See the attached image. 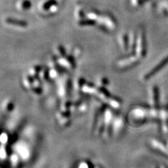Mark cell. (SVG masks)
<instances>
[{
  "instance_id": "obj_1",
  "label": "cell",
  "mask_w": 168,
  "mask_h": 168,
  "mask_svg": "<svg viewBox=\"0 0 168 168\" xmlns=\"http://www.w3.org/2000/svg\"><path fill=\"white\" fill-rule=\"evenodd\" d=\"M58 63L62 66L67 68H72V67H74V58L73 57H62L61 58L58 60Z\"/></svg>"
},
{
  "instance_id": "obj_2",
  "label": "cell",
  "mask_w": 168,
  "mask_h": 168,
  "mask_svg": "<svg viewBox=\"0 0 168 168\" xmlns=\"http://www.w3.org/2000/svg\"><path fill=\"white\" fill-rule=\"evenodd\" d=\"M41 8L44 11H48L50 10V12L51 11H57V4L56 2L53 0L50 1L46 2L41 5Z\"/></svg>"
},
{
  "instance_id": "obj_3",
  "label": "cell",
  "mask_w": 168,
  "mask_h": 168,
  "mask_svg": "<svg viewBox=\"0 0 168 168\" xmlns=\"http://www.w3.org/2000/svg\"><path fill=\"white\" fill-rule=\"evenodd\" d=\"M5 22L6 24H8V25H9L17 26V27H27V24L26 23V22L18 21V20H15L13 18H6Z\"/></svg>"
},
{
  "instance_id": "obj_4",
  "label": "cell",
  "mask_w": 168,
  "mask_h": 168,
  "mask_svg": "<svg viewBox=\"0 0 168 168\" xmlns=\"http://www.w3.org/2000/svg\"><path fill=\"white\" fill-rule=\"evenodd\" d=\"M31 2L29 0H21L18 2L17 8L21 11H26L31 7Z\"/></svg>"
},
{
  "instance_id": "obj_5",
  "label": "cell",
  "mask_w": 168,
  "mask_h": 168,
  "mask_svg": "<svg viewBox=\"0 0 168 168\" xmlns=\"http://www.w3.org/2000/svg\"><path fill=\"white\" fill-rule=\"evenodd\" d=\"M168 63V57H167L166 58H165L164 60L163 61H162L161 62V63L159 64V65H158V66H156V68H154V69L151 71V72L149 73V74L147 75V77H149V76H152V75H153L154 74H156V73L158 72V71H159L160 70V69H162V68L164 67L165 65H166Z\"/></svg>"
},
{
  "instance_id": "obj_6",
  "label": "cell",
  "mask_w": 168,
  "mask_h": 168,
  "mask_svg": "<svg viewBox=\"0 0 168 168\" xmlns=\"http://www.w3.org/2000/svg\"><path fill=\"white\" fill-rule=\"evenodd\" d=\"M56 53H57V54H58L59 56H61V57H63L65 55V49H64V48L63 47V46H57V47Z\"/></svg>"
}]
</instances>
